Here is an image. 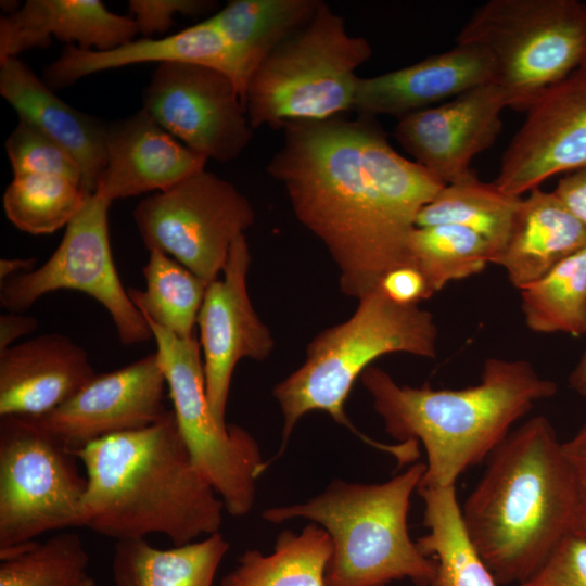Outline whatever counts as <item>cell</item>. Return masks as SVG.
<instances>
[{"mask_svg": "<svg viewBox=\"0 0 586 586\" xmlns=\"http://www.w3.org/2000/svg\"><path fill=\"white\" fill-rule=\"evenodd\" d=\"M88 193L65 177L15 175L3 193L8 219L18 230L34 235L50 234L77 215Z\"/></svg>", "mask_w": 586, "mask_h": 586, "instance_id": "d6a6232c", "label": "cell"}, {"mask_svg": "<svg viewBox=\"0 0 586 586\" xmlns=\"http://www.w3.org/2000/svg\"><path fill=\"white\" fill-rule=\"evenodd\" d=\"M149 253L142 269L145 290L128 289L130 300L144 318L178 337H194L207 284L163 252Z\"/></svg>", "mask_w": 586, "mask_h": 586, "instance_id": "f546056e", "label": "cell"}, {"mask_svg": "<svg viewBox=\"0 0 586 586\" xmlns=\"http://www.w3.org/2000/svg\"><path fill=\"white\" fill-rule=\"evenodd\" d=\"M138 34L130 16L109 11L100 0H27L0 18V62L50 46L55 37L87 51H110Z\"/></svg>", "mask_w": 586, "mask_h": 586, "instance_id": "44dd1931", "label": "cell"}, {"mask_svg": "<svg viewBox=\"0 0 586 586\" xmlns=\"http://www.w3.org/2000/svg\"><path fill=\"white\" fill-rule=\"evenodd\" d=\"M89 555L80 536L63 532L34 542L0 562V586H75L87 575Z\"/></svg>", "mask_w": 586, "mask_h": 586, "instance_id": "836d02e7", "label": "cell"}, {"mask_svg": "<svg viewBox=\"0 0 586 586\" xmlns=\"http://www.w3.org/2000/svg\"><path fill=\"white\" fill-rule=\"evenodd\" d=\"M332 549L331 536L317 523H309L300 534L285 530L273 552H243L220 586H324Z\"/></svg>", "mask_w": 586, "mask_h": 586, "instance_id": "83f0119b", "label": "cell"}, {"mask_svg": "<svg viewBox=\"0 0 586 586\" xmlns=\"http://www.w3.org/2000/svg\"><path fill=\"white\" fill-rule=\"evenodd\" d=\"M429 532L417 539L419 550L436 562L435 586H498L470 539L456 486L418 488Z\"/></svg>", "mask_w": 586, "mask_h": 586, "instance_id": "4316f807", "label": "cell"}, {"mask_svg": "<svg viewBox=\"0 0 586 586\" xmlns=\"http://www.w3.org/2000/svg\"><path fill=\"white\" fill-rule=\"evenodd\" d=\"M142 103L163 129L207 160L231 162L253 137L237 84L212 67L158 64L143 90Z\"/></svg>", "mask_w": 586, "mask_h": 586, "instance_id": "4fadbf2b", "label": "cell"}, {"mask_svg": "<svg viewBox=\"0 0 586 586\" xmlns=\"http://www.w3.org/2000/svg\"><path fill=\"white\" fill-rule=\"evenodd\" d=\"M519 586H586V538L569 535Z\"/></svg>", "mask_w": 586, "mask_h": 586, "instance_id": "d590c367", "label": "cell"}, {"mask_svg": "<svg viewBox=\"0 0 586 586\" xmlns=\"http://www.w3.org/2000/svg\"><path fill=\"white\" fill-rule=\"evenodd\" d=\"M75 586H98V585L93 578H91L90 576H86L81 582H79Z\"/></svg>", "mask_w": 586, "mask_h": 586, "instance_id": "f6af8a7d", "label": "cell"}, {"mask_svg": "<svg viewBox=\"0 0 586 586\" xmlns=\"http://www.w3.org/2000/svg\"><path fill=\"white\" fill-rule=\"evenodd\" d=\"M77 456L22 417L0 420V549L82 526Z\"/></svg>", "mask_w": 586, "mask_h": 586, "instance_id": "30bf717a", "label": "cell"}, {"mask_svg": "<svg viewBox=\"0 0 586 586\" xmlns=\"http://www.w3.org/2000/svg\"><path fill=\"white\" fill-rule=\"evenodd\" d=\"M156 353L95 374L66 402L36 417H22L74 454L98 440L152 425L170 411Z\"/></svg>", "mask_w": 586, "mask_h": 586, "instance_id": "9a60e30c", "label": "cell"}, {"mask_svg": "<svg viewBox=\"0 0 586 586\" xmlns=\"http://www.w3.org/2000/svg\"><path fill=\"white\" fill-rule=\"evenodd\" d=\"M360 380L387 434L424 446L428 462L417 489L455 485L467 469L492 455L537 402L558 392L557 383L539 375L530 361L496 357L485 360L480 383L464 388L400 385L375 366Z\"/></svg>", "mask_w": 586, "mask_h": 586, "instance_id": "277c9868", "label": "cell"}, {"mask_svg": "<svg viewBox=\"0 0 586 586\" xmlns=\"http://www.w3.org/2000/svg\"><path fill=\"white\" fill-rule=\"evenodd\" d=\"M409 266L425 279L433 294L450 281L477 275L493 260L489 243L458 225L416 227L408 240Z\"/></svg>", "mask_w": 586, "mask_h": 586, "instance_id": "1f68e13d", "label": "cell"}, {"mask_svg": "<svg viewBox=\"0 0 586 586\" xmlns=\"http://www.w3.org/2000/svg\"><path fill=\"white\" fill-rule=\"evenodd\" d=\"M144 318V317H143ZM156 343L173 411L181 437L199 472L234 517L254 505L256 481L267 464L255 438L243 428H221L211 410L196 335L181 339L144 318Z\"/></svg>", "mask_w": 586, "mask_h": 586, "instance_id": "9c48e42d", "label": "cell"}, {"mask_svg": "<svg viewBox=\"0 0 586 586\" xmlns=\"http://www.w3.org/2000/svg\"><path fill=\"white\" fill-rule=\"evenodd\" d=\"M505 107L502 89L486 84L399 118L394 138L440 181L453 183L474 174L471 162L496 141Z\"/></svg>", "mask_w": 586, "mask_h": 586, "instance_id": "e0dca14e", "label": "cell"}, {"mask_svg": "<svg viewBox=\"0 0 586 586\" xmlns=\"http://www.w3.org/2000/svg\"><path fill=\"white\" fill-rule=\"evenodd\" d=\"M586 538V508H582L575 522L574 532Z\"/></svg>", "mask_w": 586, "mask_h": 586, "instance_id": "ee69618b", "label": "cell"}, {"mask_svg": "<svg viewBox=\"0 0 586 586\" xmlns=\"http://www.w3.org/2000/svg\"><path fill=\"white\" fill-rule=\"evenodd\" d=\"M521 199L505 193L494 182L481 181L474 173L445 184L421 208L416 227L458 225L471 229L489 243L494 264L506 244Z\"/></svg>", "mask_w": 586, "mask_h": 586, "instance_id": "f1b7e54d", "label": "cell"}, {"mask_svg": "<svg viewBox=\"0 0 586 586\" xmlns=\"http://www.w3.org/2000/svg\"><path fill=\"white\" fill-rule=\"evenodd\" d=\"M219 533L200 542L158 549L145 538L117 540L112 571L115 586H213L229 550Z\"/></svg>", "mask_w": 586, "mask_h": 586, "instance_id": "d4e9b609", "label": "cell"}, {"mask_svg": "<svg viewBox=\"0 0 586 586\" xmlns=\"http://www.w3.org/2000/svg\"><path fill=\"white\" fill-rule=\"evenodd\" d=\"M569 385L576 394L586 397V348L569 377Z\"/></svg>", "mask_w": 586, "mask_h": 586, "instance_id": "7bdbcfd3", "label": "cell"}, {"mask_svg": "<svg viewBox=\"0 0 586 586\" xmlns=\"http://www.w3.org/2000/svg\"><path fill=\"white\" fill-rule=\"evenodd\" d=\"M436 344L437 327L430 311L395 303L380 286L359 297L354 314L317 334L307 345L304 362L273 387L283 416L280 453L298 420L321 410L365 443L402 461L407 446L379 443L360 433L348 419L345 403L377 358L394 353L434 358Z\"/></svg>", "mask_w": 586, "mask_h": 586, "instance_id": "5b68a950", "label": "cell"}, {"mask_svg": "<svg viewBox=\"0 0 586 586\" xmlns=\"http://www.w3.org/2000/svg\"><path fill=\"white\" fill-rule=\"evenodd\" d=\"M319 0H231L209 21L234 56L242 100L263 60L314 14Z\"/></svg>", "mask_w": 586, "mask_h": 586, "instance_id": "484cf974", "label": "cell"}, {"mask_svg": "<svg viewBox=\"0 0 586 586\" xmlns=\"http://www.w3.org/2000/svg\"><path fill=\"white\" fill-rule=\"evenodd\" d=\"M150 62L190 63L221 71L234 80L242 95L234 56L208 17L176 34L133 39L110 51H87L68 44L46 66L43 81L49 88L60 89L98 72Z\"/></svg>", "mask_w": 586, "mask_h": 586, "instance_id": "603a6c76", "label": "cell"}, {"mask_svg": "<svg viewBox=\"0 0 586 586\" xmlns=\"http://www.w3.org/2000/svg\"><path fill=\"white\" fill-rule=\"evenodd\" d=\"M456 43L492 55L508 107L525 111L546 88L586 64V3L578 0H488Z\"/></svg>", "mask_w": 586, "mask_h": 586, "instance_id": "ba28073f", "label": "cell"}, {"mask_svg": "<svg viewBox=\"0 0 586 586\" xmlns=\"http://www.w3.org/2000/svg\"><path fill=\"white\" fill-rule=\"evenodd\" d=\"M75 455L87 479L82 526L116 540L163 534L174 546L219 532L225 505L194 466L173 410Z\"/></svg>", "mask_w": 586, "mask_h": 586, "instance_id": "3957f363", "label": "cell"}, {"mask_svg": "<svg viewBox=\"0 0 586 586\" xmlns=\"http://www.w3.org/2000/svg\"><path fill=\"white\" fill-rule=\"evenodd\" d=\"M0 94L18 119L35 125L74 157L82 189L94 193L105 167L106 124L62 101L18 56L0 62Z\"/></svg>", "mask_w": 586, "mask_h": 586, "instance_id": "7402d4cb", "label": "cell"}, {"mask_svg": "<svg viewBox=\"0 0 586 586\" xmlns=\"http://www.w3.org/2000/svg\"><path fill=\"white\" fill-rule=\"evenodd\" d=\"M562 447L575 476L582 508H586V424L572 438L562 442Z\"/></svg>", "mask_w": 586, "mask_h": 586, "instance_id": "ab89813d", "label": "cell"}, {"mask_svg": "<svg viewBox=\"0 0 586 586\" xmlns=\"http://www.w3.org/2000/svg\"><path fill=\"white\" fill-rule=\"evenodd\" d=\"M95 375L87 352L47 333L0 352V417H36L56 408Z\"/></svg>", "mask_w": 586, "mask_h": 586, "instance_id": "ffe728a7", "label": "cell"}, {"mask_svg": "<svg viewBox=\"0 0 586 586\" xmlns=\"http://www.w3.org/2000/svg\"><path fill=\"white\" fill-rule=\"evenodd\" d=\"M425 471L417 462L384 483L333 480L303 504L269 508L272 523L304 518L331 536L332 555L324 586H387L408 578L417 586H435L436 562L425 557L408 532L410 498Z\"/></svg>", "mask_w": 586, "mask_h": 586, "instance_id": "8992f818", "label": "cell"}, {"mask_svg": "<svg viewBox=\"0 0 586 586\" xmlns=\"http://www.w3.org/2000/svg\"><path fill=\"white\" fill-rule=\"evenodd\" d=\"M129 11L138 33L145 37L169 29L177 14L198 16L216 7L206 0H130Z\"/></svg>", "mask_w": 586, "mask_h": 586, "instance_id": "8d00e7d4", "label": "cell"}, {"mask_svg": "<svg viewBox=\"0 0 586 586\" xmlns=\"http://www.w3.org/2000/svg\"><path fill=\"white\" fill-rule=\"evenodd\" d=\"M132 217L149 251L183 265L207 285L222 272L232 243L255 220L249 199L202 169L141 200Z\"/></svg>", "mask_w": 586, "mask_h": 586, "instance_id": "8fae6325", "label": "cell"}, {"mask_svg": "<svg viewBox=\"0 0 586 586\" xmlns=\"http://www.w3.org/2000/svg\"><path fill=\"white\" fill-rule=\"evenodd\" d=\"M527 328L538 333L586 334V246L520 290Z\"/></svg>", "mask_w": 586, "mask_h": 586, "instance_id": "4dcf8cb0", "label": "cell"}, {"mask_svg": "<svg viewBox=\"0 0 586 586\" xmlns=\"http://www.w3.org/2000/svg\"><path fill=\"white\" fill-rule=\"evenodd\" d=\"M524 112L494 181L519 198L552 176L586 167V64L543 90Z\"/></svg>", "mask_w": 586, "mask_h": 586, "instance_id": "5bb4252c", "label": "cell"}, {"mask_svg": "<svg viewBox=\"0 0 586 586\" xmlns=\"http://www.w3.org/2000/svg\"><path fill=\"white\" fill-rule=\"evenodd\" d=\"M250 247L242 234L230 247L222 277L207 285L196 321L206 394L221 428L228 426L226 405L237 364L243 358L263 361L275 347L250 298Z\"/></svg>", "mask_w": 586, "mask_h": 586, "instance_id": "2e32d148", "label": "cell"}, {"mask_svg": "<svg viewBox=\"0 0 586 586\" xmlns=\"http://www.w3.org/2000/svg\"><path fill=\"white\" fill-rule=\"evenodd\" d=\"M4 148L13 176H61L81 186V170L74 157L31 123L18 119Z\"/></svg>", "mask_w": 586, "mask_h": 586, "instance_id": "e575fe53", "label": "cell"}, {"mask_svg": "<svg viewBox=\"0 0 586 586\" xmlns=\"http://www.w3.org/2000/svg\"><path fill=\"white\" fill-rule=\"evenodd\" d=\"M34 316L8 311L0 316V352L14 345L20 337L33 333L38 328Z\"/></svg>", "mask_w": 586, "mask_h": 586, "instance_id": "60d3db41", "label": "cell"}, {"mask_svg": "<svg viewBox=\"0 0 586 586\" xmlns=\"http://www.w3.org/2000/svg\"><path fill=\"white\" fill-rule=\"evenodd\" d=\"M462 520L499 585H520L574 532L582 508L573 470L551 422L536 416L488 457Z\"/></svg>", "mask_w": 586, "mask_h": 586, "instance_id": "7a4b0ae2", "label": "cell"}, {"mask_svg": "<svg viewBox=\"0 0 586 586\" xmlns=\"http://www.w3.org/2000/svg\"><path fill=\"white\" fill-rule=\"evenodd\" d=\"M586 246L585 226L551 192L540 188L522 198L506 244L494 264L519 291Z\"/></svg>", "mask_w": 586, "mask_h": 586, "instance_id": "cb8c5ba5", "label": "cell"}, {"mask_svg": "<svg viewBox=\"0 0 586 586\" xmlns=\"http://www.w3.org/2000/svg\"><path fill=\"white\" fill-rule=\"evenodd\" d=\"M282 129L267 171L329 252L341 291L358 300L391 270L409 266L417 216L445 184L399 154L374 118L337 116Z\"/></svg>", "mask_w": 586, "mask_h": 586, "instance_id": "6da1fadb", "label": "cell"}, {"mask_svg": "<svg viewBox=\"0 0 586 586\" xmlns=\"http://www.w3.org/2000/svg\"><path fill=\"white\" fill-rule=\"evenodd\" d=\"M495 81L496 67L488 51L456 43L448 51L399 69L359 77L354 111L359 116L391 115L399 119Z\"/></svg>", "mask_w": 586, "mask_h": 586, "instance_id": "ac0fdd59", "label": "cell"}, {"mask_svg": "<svg viewBox=\"0 0 586 586\" xmlns=\"http://www.w3.org/2000/svg\"><path fill=\"white\" fill-rule=\"evenodd\" d=\"M37 259L29 258H1L0 259V281L3 282L12 277L31 271L36 268Z\"/></svg>", "mask_w": 586, "mask_h": 586, "instance_id": "b9f144b4", "label": "cell"}, {"mask_svg": "<svg viewBox=\"0 0 586 586\" xmlns=\"http://www.w3.org/2000/svg\"><path fill=\"white\" fill-rule=\"evenodd\" d=\"M372 55L369 41L319 1L311 17L258 65L243 104L253 129L343 116L354 110L357 69Z\"/></svg>", "mask_w": 586, "mask_h": 586, "instance_id": "52a82bcc", "label": "cell"}, {"mask_svg": "<svg viewBox=\"0 0 586 586\" xmlns=\"http://www.w3.org/2000/svg\"><path fill=\"white\" fill-rule=\"evenodd\" d=\"M552 192L586 228V167L565 174Z\"/></svg>", "mask_w": 586, "mask_h": 586, "instance_id": "f35d334b", "label": "cell"}, {"mask_svg": "<svg viewBox=\"0 0 586 586\" xmlns=\"http://www.w3.org/2000/svg\"><path fill=\"white\" fill-rule=\"evenodd\" d=\"M111 203L95 193L88 194L49 259L31 271L1 282V306L11 313H23L44 294L63 289L79 291L106 309L124 345L153 339L114 264L109 232Z\"/></svg>", "mask_w": 586, "mask_h": 586, "instance_id": "7c38bea8", "label": "cell"}, {"mask_svg": "<svg viewBox=\"0 0 586 586\" xmlns=\"http://www.w3.org/2000/svg\"><path fill=\"white\" fill-rule=\"evenodd\" d=\"M379 286L390 300L402 305H418L432 296L424 277L411 266L391 270Z\"/></svg>", "mask_w": 586, "mask_h": 586, "instance_id": "74e56055", "label": "cell"}, {"mask_svg": "<svg viewBox=\"0 0 586 586\" xmlns=\"http://www.w3.org/2000/svg\"><path fill=\"white\" fill-rule=\"evenodd\" d=\"M207 161L141 109L106 124L105 167L94 193L113 202L164 191L205 169Z\"/></svg>", "mask_w": 586, "mask_h": 586, "instance_id": "d6986e66", "label": "cell"}]
</instances>
